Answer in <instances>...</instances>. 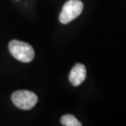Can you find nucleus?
<instances>
[{"mask_svg": "<svg viewBox=\"0 0 126 126\" xmlns=\"http://www.w3.org/2000/svg\"><path fill=\"white\" fill-rule=\"evenodd\" d=\"M8 48L12 56L20 62L28 63L34 60V48L27 43L19 40H12L9 43Z\"/></svg>", "mask_w": 126, "mask_h": 126, "instance_id": "nucleus-1", "label": "nucleus"}, {"mask_svg": "<svg viewBox=\"0 0 126 126\" xmlns=\"http://www.w3.org/2000/svg\"><path fill=\"white\" fill-rule=\"evenodd\" d=\"M84 4L80 0H69L64 4L59 16V21L62 24H68L77 18L82 13Z\"/></svg>", "mask_w": 126, "mask_h": 126, "instance_id": "nucleus-2", "label": "nucleus"}, {"mask_svg": "<svg viewBox=\"0 0 126 126\" xmlns=\"http://www.w3.org/2000/svg\"><path fill=\"white\" fill-rule=\"evenodd\" d=\"M12 101L19 109L31 110L38 102V97L28 90H18L12 95Z\"/></svg>", "mask_w": 126, "mask_h": 126, "instance_id": "nucleus-3", "label": "nucleus"}, {"mask_svg": "<svg viewBox=\"0 0 126 126\" xmlns=\"http://www.w3.org/2000/svg\"><path fill=\"white\" fill-rule=\"evenodd\" d=\"M86 68L83 64L77 63L70 70L69 79L74 86H79L86 79Z\"/></svg>", "mask_w": 126, "mask_h": 126, "instance_id": "nucleus-4", "label": "nucleus"}, {"mask_svg": "<svg viewBox=\"0 0 126 126\" xmlns=\"http://www.w3.org/2000/svg\"><path fill=\"white\" fill-rule=\"evenodd\" d=\"M61 123L65 126H81L82 124L72 115H65L61 119Z\"/></svg>", "mask_w": 126, "mask_h": 126, "instance_id": "nucleus-5", "label": "nucleus"}]
</instances>
